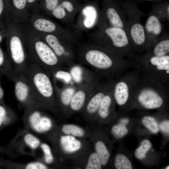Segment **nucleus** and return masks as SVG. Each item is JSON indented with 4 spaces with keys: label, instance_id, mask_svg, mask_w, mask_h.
Masks as SVG:
<instances>
[{
    "label": "nucleus",
    "instance_id": "obj_1",
    "mask_svg": "<svg viewBox=\"0 0 169 169\" xmlns=\"http://www.w3.org/2000/svg\"><path fill=\"white\" fill-rule=\"evenodd\" d=\"M24 35L30 62L38 65L51 77L62 64L54 51L26 23L20 25Z\"/></svg>",
    "mask_w": 169,
    "mask_h": 169
},
{
    "label": "nucleus",
    "instance_id": "obj_2",
    "mask_svg": "<svg viewBox=\"0 0 169 169\" xmlns=\"http://www.w3.org/2000/svg\"><path fill=\"white\" fill-rule=\"evenodd\" d=\"M21 74L27 79L40 106L45 109L56 110L58 106L51 76L41 67L30 61Z\"/></svg>",
    "mask_w": 169,
    "mask_h": 169
},
{
    "label": "nucleus",
    "instance_id": "obj_3",
    "mask_svg": "<svg viewBox=\"0 0 169 169\" xmlns=\"http://www.w3.org/2000/svg\"><path fill=\"white\" fill-rule=\"evenodd\" d=\"M4 23L8 56L16 72L22 73L29 62L23 30L21 25L16 23L10 14Z\"/></svg>",
    "mask_w": 169,
    "mask_h": 169
},
{
    "label": "nucleus",
    "instance_id": "obj_4",
    "mask_svg": "<svg viewBox=\"0 0 169 169\" xmlns=\"http://www.w3.org/2000/svg\"><path fill=\"white\" fill-rule=\"evenodd\" d=\"M12 81L15 98L25 110L33 107L43 108L37 100L28 80L23 74L18 73Z\"/></svg>",
    "mask_w": 169,
    "mask_h": 169
},
{
    "label": "nucleus",
    "instance_id": "obj_5",
    "mask_svg": "<svg viewBox=\"0 0 169 169\" xmlns=\"http://www.w3.org/2000/svg\"><path fill=\"white\" fill-rule=\"evenodd\" d=\"M44 109L41 107H33L25 110L27 125L31 130L39 134L49 132L53 125L51 119L43 112Z\"/></svg>",
    "mask_w": 169,
    "mask_h": 169
},
{
    "label": "nucleus",
    "instance_id": "obj_6",
    "mask_svg": "<svg viewBox=\"0 0 169 169\" xmlns=\"http://www.w3.org/2000/svg\"><path fill=\"white\" fill-rule=\"evenodd\" d=\"M94 80L77 86L69 105V108L73 111L81 110L89 98L95 87Z\"/></svg>",
    "mask_w": 169,
    "mask_h": 169
},
{
    "label": "nucleus",
    "instance_id": "obj_7",
    "mask_svg": "<svg viewBox=\"0 0 169 169\" xmlns=\"http://www.w3.org/2000/svg\"><path fill=\"white\" fill-rule=\"evenodd\" d=\"M25 23L33 30L38 33L53 34L58 29L55 23L45 18L39 13L31 14Z\"/></svg>",
    "mask_w": 169,
    "mask_h": 169
},
{
    "label": "nucleus",
    "instance_id": "obj_8",
    "mask_svg": "<svg viewBox=\"0 0 169 169\" xmlns=\"http://www.w3.org/2000/svg\"><path fill=\"white\" fill-rule=\"evenodd\" d=\"M87 63L91 67L99 70H106L110 68L113 62L107 54L101 50L92 49L87 51L84 56Z\"/></svg>",
    "mask_w": 169,
    "mask_h": 169
},
{
    "label": "nucleus",
    "instance_id": "obj_9",
    "mask_svg": "<svg viewBox=\"0 0 169 169\" xmlns=\"http://www.w3.org/2000/svg\"><path fill=\"white\" fill-rule=\"evenodd\" d=\"M138 99L143 106L149 109L158 108L161 106L163 102L162 98L157 92L148 89L141 92Z\"/></svg>",
    "mask_w": 169,
    "mask_h": 169
},
{
    "label": "nucleus",
    "instance_id": "obj_10",
    "mask_svg": "<svg viewBox=\"0 0 169 169\" xmlns=\"http://www.w3.org/2000/svg\"><path fill=\"white\" fill-rule=\"evenodd\" d=\"M70 84L65 85L62 87L54 85L58 107L59 106L63 108L69 107L70 101L77 87L76 86Z\"/></svg>",
    "mask_w": 169,
    "mask_h": 169
},
{
    "label": "nucleus",
    "instance_id": "obj_11",
    "mask_svg": "<svg viewBox=\"0 0 169 169\" xmlns=\"http://www.w3.org/2000/svg\"><path fill=\"white\" fill-rule=\"evenodd\" d=\"M115 47L121 48L127 46L129 41L127 34L123 28L112 27L105 30Z\"/></svg>",
    "mask_w": 169,
    "mask_h": 169
},
{
    "label": "nucleus",
    "instance_id": "obj_12",
    "mask_svg": "<svg viewBox=\"0 0 169 169\" xmlns=\"http://www.w3.org/2000/svg\"><path fill=\"white\" fill-rule=\"evenodd\" d=\"M36 33L52 49L62 64L63 58L66 52L57 37L52 34Z\"/></svg>",
    "mask_w": 169,
    "mask_h": 169
},
{
    "label": "nucleus",
    "instance_id": "obj_13",
    "mask_svg": "<svg viewBox=\"0 0 169 169\" xmlns=\"http://www.w3.org/2000/svg\"><path fill=\"white\" fill-rule=\"evenodd\" d=\"M60 146L65 153L71 154L79 151L82 147L81 141L74 136L64 135L59 139Z\"/></svg>",
    "mask_w": 169,
    "mask_h": 169
},
{
    "label": "nucleus",
    "instance_id": "obj_14",
    "mask_svg": "<svg viewBox=\"0 0 169 169\" xmlns=\"http://www.w3.org/2000/svg\"><path fill=\"white\" fill-rule=\"evenodd\" d=\"M69 72L72 81L77 85L76 86L94 79L92 74L79 65H74L71 66Z\"/></svg>",
    "mask_w": 169,
    "mask_h": 169
},
{
    "label": "nucleus",
    "instance_id": "obj_15",
    "mask_svg": "<svg viewBox=\"0 0 169 169\" xmlns=\"http://www.w3.org/2000/svg\"><path fill=\"white\" fill-rule=\"evenodd\" d=\"M18 74L8 56L0 47V74L5 76L12 81Z\"/></svg>",
    "mask_w": 169,
    "mask_h": 169
},
{
    "label": "nucleus",
    "instance_id": "obj_16",
    "mask_svg": "<svg viewBox=\"0 0 169 169\" xmlns=\"http://www.w3.org/2000/svg\"><path fill=\"white\" fill-rule=\"evenodd\" d=\"M105 95L103 91L95 92L94 90L85 107V110L88 114L92 115L97 111Z\"/></svg>",
    "mask_w": 169,
    "mask_h": 169
},
{
    "label": "nucleus",
    "instance_id": "obj_17",
    "mask_svg": "<svg viewBox=\"0 0 169 169\" xmlns=\"http://www.w3.org/2000/svg\"><path fill=\"white\" fill-rule=\"evenodd\" d=\"M130 35L133 41L137 45H141L145 43L146 40L145 29L140 23L136 22L131 26Z\"/></svg>",
    "mask_w": 169,
    "mask_h": 169
},
{
    "label": "nucleus",
    "instance_id": "obj_18",
    "mask_svg": "<svg viewBox=\"0 0 169 169\" xmlns=\"http://www.w3.org/2000/svg\"><path fill=\"white\" fill-rule=\"evenodd\" d=\"M15 118L13 111L4 102L0 103V130L11 124Z\"/></svg>",
    "mask_w": 169,
    "mask_h": 169
},
{
    "label": "nucleus",
    "instance_id": "obj_19",
    "mask_svg": "<svg viewBox=\"0 0 169 169\" xmlns=\"http://www.w3.org/2000/svg\"><path fill=\"white\" fill-rule=\"evenodd\" d=\"M114 96L118 105H122L126 102L129 97V90L128 86L125 83L121 81L116 84L114 89Z\"/></svg>",
    "mask_w": 169,
    "mask_h": 169
},
{
    "label": "nucleus",
    "instance_id": "obj_20",
    "mask_svg": "<svg viewBox=\"0 0 169 169\" xmlns=\"http://www.w3.org/2000/svg\"><path fill=\"white\" fill-rule=\"evenodd\" d=\"M145 28L147 32L155 35H159L162 30V26L160 20L156 16L151 15L147 20Z\"/></svg>",
    "mask_w": 169,
    "mask_h": 169
},
{
    "label": "nucleus",
    "instance_id": "obj_21",
    "mask_svg": "<svg viewBox=\"0 0 169 169\" xmlns=\"http://www.w3.org/2000/svg\"><path fill=\"white\" fill-rule=\"evenodd\" d=\"M95 152L96 153L102 166L105 165L110 157L109 152L104 143L99 141L95 144Z\"/></svg>",
    "mask_w": 169,
    "mask_h": 169
},
{
    "label": "nucleus",
    "instance_id": "obj_22",
    "mask_svg": "<svg viewBox=\"0 0 169 169\" xmlns=\"http://www.w3.org/2000/svg\"><path fill=\"white\" fill-rule=\"evenodd\" d=\"M151 64L156 67L159 70L166 71V73H169V56L165 55L162 56L152 57L150 59Z\"/></svg>",
    "mask_w": 169,
    "mask_h": 169
},
{
    "label": "nucleus",
    "instance_id": "obj_23",
    "mask_svg": "<svg viewBox=\"0 0 169 169\" xmlns=\"http://www.w3.org/2000/svg\"><path fill=\"white\" fill-rule=\"evenodd\" d=\"M82 13L85 17L84 21L85 26L87 28L91 27L94 24L97 17L95 8L91 5L86 6L83 8Z\"/></svg>",
    "mask_w": 169,
    "mask_h": 169
},
{
    "label": "nucleus",
    "instance_id": "obj_24",
    "mask_svg": "<svg viewBox=\"0 0 169 169\" xmlns=\"http://www.w3.org/2000/svg\"><path fill=\"white\" fill-rule=\"evenodd\" d=\"M61 132L64 135H71L76 137H82L85 134L84 130L81 127L72 124H67L61 127Z\"/></svg>",
    "mask_w": 169,
    "mask_h": 169
},
{
    "label": "nucleus",
    "instance_id": "obj_25",
    "mask_svg": "<svg viewBox=\"0 0 169 169\" xmlns=\"http://www.w3.org/2000/svg\"><path fill=\"white\" fill-rule=\"evenodd\" d=\"M23 144L32 151H35L40 148L41 143L40 139L33 134L26 132L24 134L22 137Z\"/></svg>",
    "mask_w": 169,
    "mask_h": 169
},
{
    "label": "nucleus",
    "instance_id": "obj_26",
    "mask_svg": "<svg viewBox=\"0 0 169 169\" xmlns=\"http://www.w3.org/2000/svg\"><path fill=\"white\" fill-rule=\"evenodd\" d=\"M51 77L53 78V82L59 81L65 85L70 84L72 81L69 72L63 69V68L54 71L52 74Z\"/></svg>",
    "mask_w": 169,
    "mask_h": 169
},
{
    "label": "nucleus",
    "instance_id": "obj_27",
    "mask_svg": "<svg viewBox=\"0 0 169 169\" xmlns=\"http://www.w3.org/2000/svg\"><path fill=\"white\" fill-rule=\"evenodd\" d=\"M111 103V98L109 95H105L97 111L99 116L105 118L108 115L109 109Z\"/></svg>",
    "mask_w": 169,
    "mask_h": 169
},
{
    "label": "nucleus",
    "instance_id": "obj_28",
    "mask_svg": "<svg viewBox=\"0 0 169 169\" xmlns=\"http://www.w3.org/2000/svg\"><path fill=\"white\" fill-rule=\"evenodd\" d=\"M115 167L117 169H131V163L124 155L119 154L115 156L114 161Z\"/></svg>",
    "mask_w": 169,
    "mask_h": 169
},
{
    "label": "nucleus",
    "instance_id": "obj_29",
    "mask_svg": "<svg viewBox=\"0 0 169 169\" xmlns=\"http://www.w3.org/2000/svg\"><path fill=\"white\" fill-rule=\"evenodd\" d=\"M153 52L156 56L166 55L169 52V39H164L158 43L154 47Z\"/></svg>",
    "mask_w": 169,
    "mask_h": 169
},
{
    "label": "nucleus",
    "instance_id": "obj_30",
    "mask_svg": "<svg viewBox=\"0 0 169 169\" xmlns=\"http://www.w3.org/2000/svg\"><path fill=\"white\" fill-rule=\"evenodd\" d=\"M151 144L148 140H144L141 143L140 146L136 149L135 152V156L140 159L146 157V154L151 147Z\"/></svg>",
    "mask_w": 169,
    "mask_h": 169
},
{
    "label": "nucleus",
    "instance_id": "obj_31",
    "mask_svg": "<svg viewBox=\"0 0 169 169\" xmlns=\"http://www.w3.org/2000/svg\"><path fill=\"white\" fill-rule=\"evenodd\" d=\"M40 148L43 153L44 162L47 164H50L54 161V156L50 146L45 143H41Z\"/></svg>",
    "mask_w": 169,
    "mask_h": 169
},
{
    "label": "nucleus",
    "instance_id": "obj_32",
    "mask_svg": "<svg viewBox=\"0 0 169 169\" xmlns=\"http://www.w3.org/2000/svg\"><path fill=\"white\" fill-rule=\"evenodd\" d=\"M102 165L100 159L95 152L91 153L89 156L86 169H100Z\"/></svg>",
    "mask_w": 169,
    "mask_h": 169
},
{
    "label": "nucleus",
    "instance_id": "obj_33",
    "mask_svg": "<svg viewBox=\"0 0 169 169\" xmlns=\"http://www.w3.org/2000/svg\"><path fill=\"white\" fill-rule=\"evenodd\" d=\"M143 124L152 132L156 133L159 131L157 123L153 118L150 116L143 117L142 119Z\"/></svg>",
    "mask_w": 169,
    "mask_h": 169
},
{
    "label": "nucleus",
    "instance_id": "obj_34",
    "mask_svg": "<svg viewBox=\"0 0 169 169\" xmlns=\"http://www.w3.org/2000/svg\"><path fill=\"white\" fill-rule=\"evenodd\" d=\"M128 132V130L125 125L120 123L113 126L111 132L114 137L117 139L123 138Z\"/></svg>",
    "mask_w": 169,
    "mask_h": 169
},
{
    "label": "nucleus",
    "instance_id": "obj_35",
    "mask_svg": "<svg viewBox=\"0 0 169 169\" xmlns=\"http://www.w3.org/2000/svg\"><path fill=\"white\" fill-rule=\"evenodd\" d=\"M23 167L26 169H46L48 168L45 163L39 161L29 162L25 165Z\"/></svg>",
    "mask_w": 169,
    "mask_h": 169
},
{
    "label": "nucleus",
    "instance_id": "obj_36",
    "mask_svg": "<svg viewBox=\"0 0 169 169\" xmlns=\"http://www.w3.org/2000/svg\"><path fill=\"white\" fill-rule=\"evenodd\" d=\"M52 15L58 19L63 18L66 15L64 8L59 3L51 12Z\"/></svg>",
    "mask_w": 169,
    "mask_h": 169
},
{
    "label": "nucleus",
    "instance_id": "obj_37",
    "mask_svg": "<svg viewBox=\"0 0 169 169\" xmlns=\"http://www.w3.org/2000/svg\"><path fill=\"white\" fill-rule=\"evenodd\" d=\"M10 14V10L5 8L3 0H0V22H4Z\"/></svg>",
    "mask_w": 169,
    "mask_h": 169
},
{
    "label": "nucleus",
    "instance_id": "obj_38",
    "mask_svg": "<svg viewBox=\"0 0 169 169\" xmlns=\"http://www.w3.org/2000/svg\"><path fill=\"white\" fill-rule=\"evenodd\" d=\"M45 2L46 10L51 12L59 4V0H45Z\"/></svg>",
    "mask_w": 169,
    "mask_h": 169
},
{
    "label": "nucleus",
    "instance_id": "obj_39",
    "mask_svg": "<svg viewBox=\"0 0 169 169\" xmlns=\"http://www.w3.org/2000/svg\"><path fill=\"white\" fill-rule=\"evenodd\" d=\"M65 9L69 12H72L74 9V6L72 3L68 0H64L60 3Z\"/></svg>",
    "mask_w": 169,
    "mask_h": 169
},
{
    "label": "nucleus",
    "instance_id": "obj_40",
    "mask_svg": "<svg viewBox=\"0 0 169 169\" xmlns=\"http://www.w3.org/2000/svg\"><path fill=\"white\" fill-rule=\"evenodd\" d=\"M6 31L4 23L0 22V44L6 38Z\"/></svg>",
    "mask_w": 169,
    "mask_h": 169
},
{
    "label": "nucleus",
    "instance_id": "obj_41",
    "mask_svg": "<svg viewBox=\"0 0 169 169\" xmlns=\"http://www.w3.org/2000/svg\"><path fill=\"white\" fill-rule=\"evenodd\" d=\"M161 130L163 132L169 134V121L166 120L162 122L160 125Z\"/></svg>",
    "mask_w": 169,
    "mask_h": 169
},
{
    "label": "nucleus",
    "instance_id": "obj_42",
    "mask_svg": "<svg viewBox=\"0 0 169 169\" xmlns=\"http://www.w3.org/2000/svg\"><path fill=\"white\" fill-rule=\"evenodd\" d=\"M2 75L0 74V103L4 102V93L2 87L1 82V78Z\"/></svg>",
    "mask_w": 169,
    "mask_h": 169
},
{
    "label": "nucleus",
    "instance_id": "obj_43",
    "mask_svg": "<svg viewBox=\"0 0 169 169\" xmlns=\"http://www.w3.org/2000/svg\"><path fill=\"white\" fill-rule=\"evenodd\" d=\"M129 122V120L127 119H122L120 121V124L125 125H127Z\"/></svg>",
    "mask_w": 169,
    "mask_h": 169
},
{
    "label": "nucleus",
    "instance_id": "obj_44",
    "mask_svg": "<svg viewBox=\"0 0 169 169\" xmlns=\"http://www.w3.org/2000/svg\"><path fill=\"white\" fill-rule=\"evenodd\" d=\"M27 1L28 3L32 4L36 0H27Z\"/></svg>",
    "mask_w": 169,
    "mask_h": 169
},
{
    "label": "nucleus",
    "instance_id": "obj_45",
    "mask_svg": "<svg viewBox=\"0 0 169 169\" xmlns=\"http://www.w3.org/2000/svg\"><path fill=\"white\" fill-rule=\"evenodd\" d=\"M0 152H6V149L0 146Z\"/></svg>",
    "mask_w": 169,
    "mask_h": 169
},
{
    "label": "nucleus",
    "instance_id": "obj_46",
    "mask_svg": "<svg viewBox=\"0 0 169 169\" xmlns=\"http://www.w3.org/2000/svg\"><path fill=\"white\" fill-rule=\"evenodd\" d=\"M141 1H157L158 0H140Z\"/></svg>",
    "mask_w": 169,
    "mask_h": 169
},
{
    "label": "nucleus",
    "instance_id": "obj_47",
    "mask_svg": "<svg viewBox=\"0 0 169 169\" xmlns=\"http://www.w3.org/2000/svg\"><path fill=\"white\" fill-rule=\"evenodd\" d=\"M169 166H168L166 167V169H169Z\"/></svg>",
    "mask_w": 169,
    "mask_h": 169
}]
</instances>
